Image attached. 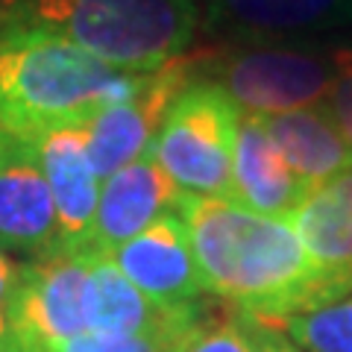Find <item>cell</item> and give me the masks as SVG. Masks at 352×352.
I'll use <instances>...</instances> for the list:
<instances>
[{
  "instance_id": "obj_1",
  "label": "cell",
  "mask_w": 352,
  "mask_h": 352,
  "mask_svg": "<svg viewBox=\"0 0 352 352\" xmlns=\"http://www.w3.org/2000/svg\"><path fill=\"white\" fill-rule=\"evenodd\" d=\"M203 288L258 320L279 323L346 296L308 258L291 220L264 217L217 197L179 203Z\"/></svg>"
},
{
  "instance_id": "obj_2",
  "label": "cell",
  "mask_w": 352,
  "mask_h": 352,
  "mask_svg": "<svg viewBox=\"0 0 352 352\" xmlns=\"http://www.w3.org/2000/svg\"><path fill=\"white\" fill-rule=\"evenodd\" d=\"M141 80L144 74L118 71L53 32L0 30V135L32 141L88 124Z\"/></svg>"
},
{
  "instance_id": "obj_3",
  "label": "cell",
  "mask_w": 352,
  "mask_h": 352,
  "mask_svg": "<svg viewBox=\"0 0 352 352\" xmlns=\"http://www.w3.org/2000/svg\"><path fill=\"white\" fill-rule=\"evenodd\" d=\"M197 0H0V30H41L126 74H153L191 47Z\"/></svg>"
},
{
  "instance_id": "obj_4",
  "label": "cell",
  "mask_w": 352,
  "mask_h": 352,
  "mask_svg": "<svg viewBox=\"0 0 352 352\" xmlns=\"http://www.w3.org/2000/svg\"><path fill=\"white\" fill-rule=\"evenodd\" d=\"M241 115L214 80H191L168 106L147 156L182 194L229 200Z\"/></svg>"
},
{
  "instance_id": "obj_5",
  "label": "cell",
  "mask_w": 352,
  "mask_h": 352,
  "mask_svg": "<svg viewBox=\"0 0 352 352\" xmlns=\"http://www.w3.org/2000/svg\"><path fill=\"white\" fill-rule=\"evenodd\" d=\"M214 80L250 115H279L320 106L335 80L332 50L291 47V44H252L220 56L200 59Z\"/></svg>"
},
{
  "instance_id": "obj_6",
  "label": "cell",
  "mask_w": 352,
  "mask_h": 352,
  "mask_svg": "<svg viewBox=\"0 0 352 352\" xmlns=\"http://www.w3.org/2000/svg\"><path fill=\"white\" fill-rule=\"evenodd\" d=\"M97 252H44L21 267L3 311L24 352H53L85 329V282Z\"/></svg>"
},
{
  "instance_id": "obj_7",
  "label": "cell",
  "mask_w": 352,
  "mask_h": 352,
  "mask_svg": "<svg viewBox=\"0 0 352 352\" xmlns=\"http://www.w3.org/2000/svg\"><path fill=\"white\" fill-rule=\"evenodd\" d=\"M191 82V62L176 59L144 74L141 85L124 100L106 106L85 126V150L100 182L129 162L147 156L173 97Z\"/></svg>"
},
{
  "instance_id": "obj_8",
  "label": "cell",
  "mask_w": 352,
  "mask_h": 352,
  "mask_svg": "<svg viewBox=\"0 0 352 352\" xmlns=\"http://www.w3.org/2000/svg\"><path fill=\"white\" fill-rule=\"evenodd\" d=\"M32 153L47 179L56 206L59 250L91 252V226L100 203V176L94 173L85 150V126H62L32 138Z\"/></svg>"
},
{
  "instance_id": "obj_9",
  "label": "cell",
  "mask_w": 352,
  "mask_h": 352,
  "mask_svg": "<svg viewBox=\"0 0 352 352\" xmlns=\"http://www.w3.org/2000/svg\"><path fill=\"white\" fill-rule=\"evenodd\" d=\"M109 258L153 302L188 305L206 291L179 208L153 220L144 232L120 244Z\"/></svg>"
},
{
  "instance_id": "obj_10",
  "label": "cell",
  "mask_w": 352,
  "mask_h": 352,
  "mask_svg": "<svg viewBox=\"0 0 352 352\" xmlns=\"http://www.w3.org/2000/svg\"><path fill=\"white\" fill-rule=\"evenodd\" d=\"M0 247L44 256L59 250L56 206L30 141L0 135Z\"/></svg>"
},
{
  "instance_id": "obj_11",
  "label": "cell",
  "mask_w": 352,
  "mask_h": 352,
  "mask_svg": "<svg viewBox=\"0 0 352 352\" xmlns=\"http://www.w3.org/2000/svg\"><path fill=\"white\" fill-rule=\"evenodd\" d=\"M182 197L185 194L150 156L129 162L100 185V203L88 247L97 256H112L120 244L144 232L153 220L176 212Z\"/></svg>"
},
{
  "instance_id": "obj_12",
  "label": "cell",
  "mask_w": 352,
  "mask_h": 352,
  "mask_svg": "<svg viewBox=\"0 0 352 352\" xmlns=\"http://www.w3.org/2000/svg\"><path fill=\"white\" fill-rule=\"evenodd\" d=\"M308 188L296 179L282 153L270 141L258 115L244 112L238 124L232 156V191L229 203L264 217L291 220Z\"/></svg>"
},
{
  "instance_id": "obj_13",
  "label": "cell",
  "mask_w": 352,
  "mask_h": 352,
  "mask_svg": "<svg viewBox=\"0 0 352 352\" xmlns=\"http://www.w3.org/2000/svg\"><path fill=\"white\" fill-rule=\"evenodd\" d=\"M291 226L314 267L352 294V170L308 191Z\"/></svg>"
},
{
  "instance_id": "obj_14",
  "label": "cell",
  "mask_w": 352,
  "mask_h": 352,
  "mask_svg": "<svg viewBox=\"0 0 352 352\" xmlns=\"http://www.w3.org/2000/svg\"><path fill=\"white\" fill-rule=\"evenodd\" d=\"M258 118L282 159L308 191L338 173L352 170V147L323 103Z\"/></svg>"
},
{
  "instance_id": "obj_15",
  "label": "cell",
  "mask_w": 352,
  "mask_h": 352,
  "mask_svg": "<svg viewBox=\"0 0 352 352\" xmlns=\"http://www.w3.org/2000/svg\"><path fill=\"white\" fill-rule=\"evenodd\" d=\"M200 302L162 305L141 294L109 256H94L85 282V329L97 335H135L185 317Z\"/></svg>"
},
{
  "instance_id": "obj_16",
  "label": "cell",
  "mask_w": 352,
  "mask_h": 352,
  "mask_svg": "<svg viewBox=\"0 0 352 352\" xmlns=\"http://www.w3.org/2000/svg\"><path fill=\"white\" fill-rule=\"evenodd\" d=\"M208 18L244 36H317L352 27V0H208Z\"/></svg>"
},
{
  "instance_id": "obj_17",
  "label": "cell",
  "mask_w": 352,
  "mask_h": 352,
  "mask_svg": "<svg viewBox=\"0 0 352 352\" xmlns=\"http://www.w3.org/2000/svg\"><path fill=\"white\" fill-rule=\"evenodd\" d=\"M206 323L203 305L173 323H164L150 332H135V335H97V332H82L53 352H185L191 338L200 332Z\"/></svg>"
},
{
  "instance_id": "obj_18",
  "label": "cell",
  "mask_w": 352,
  "mask_h": 352,
  "mask_svg": "<svg viewBox=\"0 0 352 352\" xmlns=\"http://www.w3.org/2000/svg\"><path fill=\"white\" fill-rule=\"evenodd\" d=\"M305 352H352V294L276 323Z\"/></svg>"
},
{
  "instance_id": "obj_19",
  "label": "cell",
  "mask_w": 352,
  "mask_h": 352,
  "mask_svg": "<svg viewBox=\"0 0 352 352\" xmlns=\"http://www.w3.org/2000/svg\"><path fill=\"white\" fill-rule=\"evenodd\" d=\"M185 352H252L250 335L244 329V320H241V311L235 308L223 320L206 317L203 329L191 338V344L185 346Z\"/></svg>"
},
{
  "instance_id": "obj_20",
  "label": "cell",
  "mask_w": 352,
  "mask_h": 352,
  "mask_svg": "<svg viewBox=\"0 0 352 352\" xmlns=\"http://www.w3.org/2000/svg\"><path fill=\"white\" fill-rule=\"evenodd\" d=\"M332 56H335V80H332V88H329L323 106L329 109L340 135L352 147V44L332 47Z\"/></svg>"
},
{
  "instance_id": "obj_21",
  "label": "cell",
  "mask_w": 352,
  "mask_h": 352,
  "mask_svg": "<svg viewBox=\"0 0 352 352\" xmlns=\"http://www.w3.org/2000/svg\"><path fill=\"white\" fill-rule=\"evenodd\" d=\"M238 311H241V308H238ZM241 320H244V329L250 335L252 352H302L276 323L258 320V317H252L247 311H241Z\"/></svg>"
},
{
  "instance_id": "obj_22",
  "label": "cell",
  "mask_w": 352,
  "mask_h": 352,
  "mask_svg": "<svg viewBox=\"0 0 352 352\" xmlns=\"http://www.w3.org/2000/svg\"><path fill=\"white\" fill-rule=\"evenodd\" d=\"M21 267H24V264H15L3 252V247H0V305H6V300L12 296L15 285L21 279Z\"/></svg>"
},
{
  "instance_id": "obj_23",
  "label": "cell",
  "mask_w": 352,
  "mask_h": 352,
  "mask_svg": "<svg viewBox=\"0 0 352 352\" xmlns=\"http://www.w3.org/2000/svg\"><path fill=\"white\" fill-rule=\"evenodd\" d=\"M0 352H24L18 344L15 332H12V326H9V317L3 311V305H0Z\"/></svg>"
}]
</instances>
